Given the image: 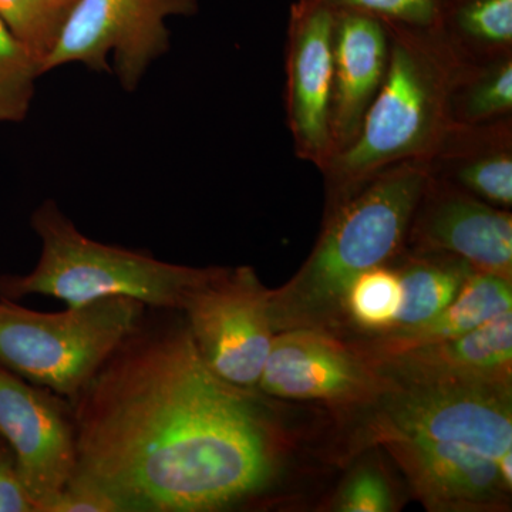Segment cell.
I'll list each match as a JSON object with an SVG mask.
<instances>
[{
  "label": "cell",
  "instance_id": "obj_1",
  "mask_svg": "<svg viewBox=\"0 0 512 512\" xmlns=\"http://www.w3.org/2000/svg\"><path fill=\"white\" fill-rule=\"evenodd\" d=\"M279 400L221 379L187 322L137 328L70 402L76 468L119 512H222L268 503L296 448Z\"/></svg>",
  "mask_w": 512,
  "mask_h": 512
},
{
  "label": "cell",
  "instance_id": "obj_2",
  "mask_svg": "<svg viewBox=\"0 0 512 512\" xmlns=\"http://www.w3.org/2000/svg\"><path fill=\"white\" fill-rule=\"evenodd\" d=\"M389 63L355 140L323 168L326 211L403 161L436 156L451 121V94L466 59L441 29L387 25Z\"/></svg>",
  "mask_w": 512,
  "mask_h": 512
},
{
  "label": "cell",
  "instance_id": "obj_3",
  "mask_svg": "<svg viewBox=\"0 0 512 512\" xmlns=\"http://www.w3.org/2000/svg\"><path fill=\"white\" fill-rule=\"evenodd\" d=\"M430 174V161H403L325 212L322 232L305 264L284 286L269 289V319L275 333L305 328L339 336L350 284L403 251Z\"/></svg>",
  "mask_w": 512,
  "mask_h": 512
},
{
  "label": "cell",
  "instance_id": "obj_4",
  "mask_svg": "<svg viewBox=\"0 0 512 512\" xmlns=\"http://www.w3.org/2000/svg\"><path fill=\"white\" fill-rule=\"evenodd\" d=\"M42 255L29 275L0 281L3 296L47 295L67 306L127 296L157 311H183L192 293L220 274L221 266L168 264L131 249L87 238L47 201L33 215Z\"/></svg>",
  "mask_w": 512,
  "mask_h": 512
},
{
  "label": "cell",
  "instance_id": "obj_5",
  "mask_svg": "<svg viewBox=\"0 0 512 512\" xmlns=\"http://www.w3.org/2000/svg\"><path fill=\"white\" fill-rule=\"evenodd\" d=\"M330 416L329 458L342 466L396 440L467 444L497 460L512 453V384L386 380L372 403Z\"/></svg>",
  "mask_w": 512,
  "mask_h": 512
},
{
  "label": "cell",
  "instance_id": "obj_6",
  "mask_svg": "<svg viewBox=\"0 0 512 512\" xmlns=\"http://www.w3.org/2000/svg\"><path fill=\"white\" fill-rule=\"evenodd\" d=\"M147 306L109 296L46 313L0 302V365L72 402L137 328Z\"/></svg>",
  "mask_w": 512,
  "mask_h": 512
},
{
  "label": "cell",
  "instance_id": "obj_7",
  "mask_svg": "<svg viewBox=\"0 0 512 512\" xmlns=\"http://www.w3.org/2000/svg\"><path fill=\"white\" fill-rule=\"evenodd\" d=\"M194 0H79L64 20L42 73L67 63L114 72L127 90L140 83L148 64L168 49L165 20L188 15Z\"/></svg>",
  "mask_w": 512,
  "mask_h": 512
},
{
  "label": "cell",
  "instance_id": "obj_8",
  "mask_svg": "<svg viewBox=\"0 0 512 512\" xmlns=\"http://www.w3.org/2000/svg\"><path fill=\"white\" fill-rule=\"evenodd\" d=\"M268 292L251 266L222 268L181 311L212 372L245 389H258L275 336Z\"/></svg>",
  "mask_w": 512,
  "mask_h": 512
},
{
  "label": "cell",
  "instance_id": "obj_9",
  "mask_svg": "<svg viewBox=\"0 0 512 512\" xmlns=\"http://www.w3.org/2000/svg\"><path fill=\"white\" fill-rule=\"evenodd\" d=\"M386 386L350 340L320 329L275 333L258 390L286 402L322 404L329 413L372 403Z\"/></svg>",
  "mask_w": 512,
  "mask_h": 512
},
{
  "label": "cell",
  "instance_id": "obj_10",
  "mask_svg": "<svg viewBox=\"0 0 512 512\" xmlns=\"http://www.w3.org/2000/svg\"><path fill=\"white\" fill-rule=\"evenodd\" d=\"M0 437L12 448L23 484L42 512L76 468L72 404L0 365Z\"/></svg>",
  "mask_w": 512,
  "mask_h": 512
},
{
  "label": "cell",
  "instance_id": "obj_11",
  "mask_svg": "<svg viewBox=\"0 0 512 512\" xmlns=\"http://www.w3.org/2000/svg\"><path fill=\"white\" fill-rule=\"evenodd\" d=\"M404 248L457 256L474 271L512 281V215L431 171Z\"/></svg>",
  "mask_w": 512,
  "mask_h": 512
},
{
  "label": "cell",
  "instance_id": "obj_12",
  "mask_svg": "<svg viewBox=\"0 0 512 512\" xmlns=\"http://www.w3.org/2000/svg\"><path fill=\"white\" fill-rule=\"evenodd\" d=\"M336 13L318 3L293 5L286 46V111L296 154L318 165L332 157L330 111Z\"/></svg>",
  "mask_w": 512,
  "mask_h": 512
},
{
  "label": "cell",
  "instance_id": "obj_13",
  "mask_svg": "<svg viewBox=\"0 0 512 512\" xmlns=\"http://www.w3.org/2000/svg\"><path fill=\"white\" fill-rule=\"evenodd\" d=\"M376 448L392 458L427 511H511L512 488L501 477L500 460L478 448L413 440L387 441Z\"/></svg>",
  "mask_w": 512,
  "mask_h": 512
},
{
  "label": "cell",
  "instance_id": "obj_14",
  "mask_svg": "<svg viewBox=\"0 0 512 512\" xmlns=\"http://www.w3.org/2000/svg\"><path fill=\"white\" fill-rule=\"evenodd\" d=\"M370 362L389 382L512 384V311L460 338Z\"/></svg>",
  "mask_w": 512,
  "mask_h": 512
},
{
  "label": "cell",
  "instance_id": "obj_15",
  "mask_svg": "<svg viewBox=\"0 0 512 512\" xmlns=\"http://www.w3.org/2000/svg\"><path fill=\"white\" fill-rule=\"evenodd\" d=\"M387 63L389 32L382 20L360 13H336L330 160L355 140L382 86Z\"/></svg>",
  "mask_w": 512,
  "mask_h": 512
},
{
  "label": "cell",
  "instance_id": "obj_16",
  "mask_svg": "<svg viewBox=\"0 0 512 512\" xmlns=\"http://www.w3.org/2000/svg\"><path fill=\"white\" fill-rule=\"evenodd\" d=\"M508 311H512V281L473 271L454 301L427 322L376 338L350 342L362 350L367 359L375 360L419 346L460 338Z\"/></svg>",
  "mask_w": 512,
  "mask_h": 512
},
{
  "label": "cell",
  "instance_id": "obj_17",
  "mask_svg": "<svg viewBox=\"0 0 512 512\" xmlns=\"http://www.w3.org/2000/svg\"><path fill=\"white\" fill-rule=\"evenodd\" d=\"M433 160H444L433 170L468 194L503 210L512 205V153L510 127L505 121L491 126H454Z\"/></svg>",
  "mask_w": 512,
  "mask_h": 512
},
{
  "label": "cell",
  "instance_id": "obj_18",
  "mask_svg": "<svg viewBox=\"0 0 512 512\" xmlns=\"http://www.w3.org/2000/svg\"><path fill=\"white\" fill-rule=\"evenodd\" d=\"M392 265L399 275L402 302L389 332L414 328L443 311L474 271L457 256L406 248L393 259Z\"/></svg>",
  "mask_w": 512,
  "mask_h": 512
},
{
  "label": "cell",
  "instance_id": "obj_19",
  "mask_svg": "<svg viewBox=\"0 0 512 512\" xmlns=\"http://www.w3.org/2000/svg\"><path fill=\"white\" fill-rule=\"evenodd\" d=\"M400 302L399 275L392 262L363 272L343 298L339 336L363 340L384 335L393 328Z\"/></svg>",
  "mask_w": 512,
  "mask_h": 512
},
{
  "label": "cell",
  "instance_id": "obj_20",
  "mask_svg": "<svg viewBox=\"0 0 512 512\" xmlns=\"http://www.w3.org/2000/svg\"><path fill=\"white\" fill-rule=\"evenodd\" d=\"M441 26L466 59L470 49L490 59L511 55L512 0H446Z\"/></svg>",
  "mask_w": 512,
  "mask_h": 512
},
{
  "label": "cell",
  "instance_id": "obj_21",
  "mask_svg": "<svg viewBox=\"0 0 512 512\" xmlns=\"http://www.w3.org/2000/svg\"><path fill=\"white\" fill-rule=\"evenodd\" d=\"M512 109L511 55L490 60L485 66L467 62L451 94L454 126H481L507 116Z\"/></svg>",
  "mask_w": 512,
  "mask_h": 512
},
{
  "label": "cell",
  "instance_id": "obj_22",
  "mask_svg": "<svg viewBox=\"0 0 512 512\" xmlns=\"http://www.w3.org/2000/svg\"><path fill=\"white\" fill-rule=\"evenodd\" d=\"M350 470L323 510L333 512H396L404 498L382 463L377 448H367L349 461Z\"/></svg>",
  "mask_w": 512,
  "mask_h": 512
},
{
  "label": "cell",
  "instance_id": "obj_23",
  "mask_svg": "<svg viewBox=\"0 0 512 512\" xmlns=\"http://www.w3.org/2000/svg\"><path fill=\"white\" fill-rule=\"evenodd\" d=\"M69 10L49 0H0V18L39 66L52 52Z\"/></svg>",
  "mask_w": 512,
  "mask_h": 512
},
{
  "label": "cell",
  "instance_id": "obj_24",
  "mask_svg": "<svg viewBox=\"0 0 512 512\" xmlns=\"http://www.w3.org/2000/svg\"><path fill=\"white\" fill-rule=\"evenodd\" d=\"M39 66L0 18V123L25 119Z\"/></svg>",
  "mask_w": 512,
  "mask_h": 512
},
{
  "label": "cell",
  "instance_id": "obj_25",
  "mask_svg": "<svg viewBox=\"0 0 512 512\" xmlns=\"http://www.w3.org/2000/svg\"><path fill=\"white\" fill-rule=\"evenodd\" d=\"M333 12L360 13L387 25L413 29H441L446 0H302Z\"/></svg>",
  "mask_w": 512,
  "mask_h": 512
},
{
  "label": "cell",
  "instance_id": "obj_26",
  "mask_svg": "<svg viewBox=\"0 0 512 512\" xmlns=\"http://www.w3.org/2000/svg\"><path fill=\"white\" fill-rule=\"evenodd\" d=\"M0 512H37L12 448L0 437Z\"/></svg>",
  "mask_w": 512,
  "mask_h": 512
},
{
  "label": "cell",
  "instance_id": "obj_27",
  "mask_svg": "<svg viewBox=\"0 0 512 512\" xmlns=\"http://www.w3.org/2000/svg\"><path fill=\"white\" fill-rule=\"evenodd\" d=\"M42 512H119L106 495L86 485L67 483L66 487L43 507Z\"/></svg>",
  "mask_w": 512,
  "mask_h": 512
},
{
  "label": "cell",
  "instance_id": "obj_28",
  "mask_svg": "<svg viewBox=\"0 0 512 512\" xmlns=\"http://www.w3.org/2000/svg\"><path fill=\"white\" fill-rule=\"evenodd\" d=\"M49 2H52L53 5L59 6V8L69 10L70 12L79 0H49Z\"/></svg>",
  "mask_w": 512,
  "mask_h": 512
}]
</instances>
